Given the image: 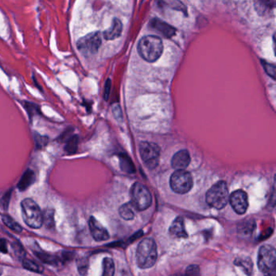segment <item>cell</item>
Wrapping results in <instances>:
<instances>
[{"label":"cell","instance_id":"12","mask_svg":"<svg viewBox=\"0 0 276 276\" xmlns=\"http://www.w3.org/2000/svg\"><path fill=\"white\" fill-rule=\"evenodd\" d=\"M191 163V156L187 150H181L177 152L173 156L171 161V165L176 170H184L189 166Z\"/></svg>","mask_w":276,"mask_h":276},{"label":"cell","instance_id":"13","mask_svg":"<svg viewBox=\"0 0 276 276\" xmlns=\"http://www.w3.org/2000/svg\"><path fill=\"white\" fill-rule=\"evenodd\" d=\"M151 26L153 27L155 30L158 31L159 33L165 37H173L175 34L176 29L173 26L168 25L167 23L164 21L158 20V19H153L151 21Z\"/></svg>","mask_w":276,"mask_h":276},{"label":"cell","instance_id":"9","mask_svg":"<svg viewBox=\"0 0 276 276\" xmlns=\"http://www.w3.org/2000/svg\"><path fill=\"white\" fill-rule=\"evenodd\" d=\"M141 158L147 166L154 169L158 165L160 148L154 143L142 142L140 145Z\"/></svg>","mask_w":276,"mask_h":276},{"label":"cell","instance_id":"14","mask_svg":"<svg viewBox=\"0 0 276 276\" xmlns=\"http://www.w3.org/2000/svg\"><path fill=\"white\" fill-rule=\"evenodd\" d=\"M169 234L173 238H187L188 237L186 232L182 218L178 216L175 219L174 221L172 223L169 227Z\"/></svg>","mask_w":276,"mask_h":276},{"label":"cell","instance_id":"23","mask_svg":"<svg viewBox=\"0 0 276 276\" xmlns=\"http://www.w3.org/2000/svg\"><path fill=\"white\" fill-rule=\"evenodd\" d=\"M23 266L27 270L37 272V273H41L43 270V268L40 265L33 262V261H31V260L26 259V258L23 261Z\"/></svg>","mask_w":276,"mask_h":276},{"label":"cell","instance_id":"6","mask_svg":"<svg viewBox=\"0 0 276 276\" xmlns=\"http://www.w3.org/2000/svg\"><path fill=\"white\" fill-rule=\"evenodd\" d=\"M132 205L138 211H145L153 203V197L147 187L140 182H135L130 190Z\"/></svg>","mask_w":276,"mask_h":276},{"label":"cell","instance_id":"4","mask_svg":"<svg viewBox=\"0 0 276 276\" xmlns=\"http://www.w3.org/2000/svg\"><path fill=\"white\" fill-rule=\"evenodd\" d=\"M228 190L225 181H220L215 183L210 188L206 195L207 203L215 209H223L228 202Z\"/></svg>","mask_w":276,"mask_h":276},{"label":"cell","instance_id":"17","mask_svg":"<svg viewBox=\"0 0 276 276\" xmlns=\"http://www.w3.org/2000/svg\"><path fill=\"white\" fill-rule=\"evenodd\" d=\"M78 145H79V137L75 134L70 136L67 140L65 148H64L66 153L68 155L75 154L78 150Z\"/></svg>","mask_w":276,"mask_h":276},{"label":"cell","instance_id":"19","mask_svg":"<svg viewBox=\"0 0 276 276\" xmlns=\"http://www.w3.org/2000/svg\"><path fill=\"white\" fill-rule=\"evenodd\" d=\"M236 266H241L246 272L248 276H251L253 271V263L250 258H238L235 260L234 262Z\"/></svg>","mask_w":276,"mask_h":276},{"label":"cell","instance_id":"7","mask_svg":"<svg viewBox=\"0 0 276 276\" xmlns=\"http://www.w3.org/2000/svg\"><path fill=\"white\" fill-rule=\"evenodd\" d=\"M102 35L100 32H94L83 36L78 40L76 47L84 56L95 55L102 45Z\"/></svg>","mask_w":276,"mask_h":276},{"label":"cell","instance_id":"22","mask_svg":"<svg viewBox=\"0 0 276 276\" xmlns=\"http://www.w3.org/2000/svg\"><path fill=\"white\" fill-rule=\"evenodd\" d=\"M22 106L25 108L27 113L29 114V118H32L35 114H39L40 108L35 103H31L29 102H23Z\"/></svg>","mask_w":276,"mask_h":276},{"label":"cell","instance_id":"21","mask_svg":"<svg viewBox=\"0 0 276 276\" xmlns=\"http://www.w3.org/2000/svg\"><path fill=\"white\" fill-rule=\"evenodd\" d=\"M3 221L5 223V225L8 226L9 228L13 230V231L18 232V233L22 231L21 226L19 225L18 223L15 221L14 219H12L10 216H9V215H4L3 216Z\"/></svg>","mask_w":276,"mask_h":276},{"label":"cell","instance_id":"20","mask_svg":"<svg viewBox=\"0 0 276 276\" xmlns=\"http://www.w3.org/2000/svg\"><path fill=\"white\" fill-rule=\"evenodd\" d=\"M114 261L110 258H105L103 260V273L102 276H114Z\"/></svg>","mask_w":276,"mask_h":276},{"label":"cell","instance_id":"11","mask_svg":"<svg viewBox=\"0 0 276 276\" xmlns=\"http://www.w3.org/2000/svg\"><path fill=\"white\" fill-rule=\"evenodd\" d=\"M88 224H89L91 236L94 237L97 242H104V241L109 239L110 235H109L107 230L94 216L90 217Z\"/></svg>","mask_w":276,"mask_h":276},{"label":"cell","instance_id":"3","mask_svg":"<svg viewBox=\"0 0 276 276\" xmlns=\"http://www.w3.org/2000/svg\"><path fill=\"white\" fill-rule=\"evenodd\" d=\"M258 265L264 276H276V253L273 246L265 245L260 248Z\"/></svg>","mask_w":276,"mask_h":276},{"label":"cell","instance_id":"10","mask_svg":"<svg viewBox=\"0 0 276 276\" xmlns=\"http://www.w3.org/2000/svg\"><path fill=\"white\" fill-rule=\"evenodd\" d=\"M229 201L234 211L239 215L246 213L249 206L247 194L242 190L234 191L230 195Z\"/></svg>","mask_w":276,"mask_h":276},{"label":"cell","instance_id":"15","mask_svg":"<svg viewBox=\"0 0 276 276\" xmlns=\"http://www.w3.org/2000/svg\"><path fill=\"white\" fill-rule=\"evenodd\" d=\"M122 32V24L120 20H113L111 26L104 32L103 36L106 40H114L121 36Z\"/></svg>","mask_w":276,"mask_h":276},{"label":"cell","instance_id":"30","mask_svg":"<svg viewBox=\"0 0 276 276\" xmlns=\"http://www.w3.org/2000/svg\"><path fill=\"white\" fill-rule=\"evenodd\" d=\"M0 251L3 252V253H7L8 252V247H7V243L5 240H0Z\"/></svg>","mask_w":276,"mask_h":276},{"label":"cell","instance_id":"31","mask_svg":"<svg viewBox=\"0 0 276 276\" xmlns=\"http://www.w3.org/2000/svg\"><path fill=\"white\" fill-rule=\"evenodd\" d=\"M1 273H2V270H1V269H0V274H1Z\"/></svg>","mask_w":276,"mask_h":276},{"label":"cell","instance_id":"5","mask_svg":"<svg viewBox=\"0 0 276 276\" xmlns=\"http://www.w3.org/2000/svg\"><path fill=\"white\" fill-rule=\"evenodd\" d=\"M22 207L23 219L25 223L30 227L39 228L43 223V214L39 208L37 203L30 199L23 200Z\"/></svg>","mask_w":276,"mask_h":276},{"label":"cell","instance_id":"28","mask_svg":"<svg viewBox=\"0 0 276 276\" xmlns=\"http://www.w3.org/2000/svg\"><path fill=\"white\" fill-rule=\"evenodd\" d=\"M47 222V225H52L54 223V212L53 211H45V215H43V222Z\"/></svg>","mask_w":276,"mask_h":276},{"label":"cell","instance_id":"29","mask_svg":"<svg viewBox=\"0 0 276 276\" xmlns=\"http://www.w3.org/2000/svg\"><path fill=\"white\" fill-rule=\"evenodd\" d=\"M110 90H111V80L108 79L105 83V87H104V99L108 101L110 98Z\"/></svg>","mask_w":276,"mask_h":276},{"label":"cell","instance_id":"8","mask_svg":"<svg viewBox=\"0 0 276 276\" xmlns=\"http://www.w3.org/2000/svg\"><path fill=\"white\" fill-rule=\"evenodd\" d=\"M170 187L175 193H188L193 187V177L186 170H176L170 177Z\"/></svg>","mask_w":276,"mask_h":276},{"label":"cell","instance_id":"1","mask_svg":"<svg viewBox=\"0 0 276 276\" xmlns=\"http://www.w3.org/2000/svg\"><path fill=\"white\" fill-rule=\"evenodd\" d=\"M163 49L162 40L157 36H146L139 42V53L143 59L149 63L157 61L162 55Z\"/></svg>","mask_w":276,"mask_h":276},{"label":"cell","instance_id":"18","mask_svg":"<svg viewBox=\"0 0 276 276\" xmlns=\"http://www.w3.org/2000/svg\"><path fill=\"white\" fill-rule=\"evenodd\" d=\"M134 210L136 209L134 206L132 205L131 203H125L120 207L119 214L124 219L130 220V219H134V215H135Z\"/></svg>","mask_w":276,"mask_h":276},{"label":"cell","instance_id":"16","mask_svg":"<svg viewBox=\"0 0 276 276\" xmlns=\"http://www.w3.org/2000/svg\"><path fill=\"white\" fill-rule=\"evenodd\" d=\"M35 181V174L33 171L28 169L23 174L21 181L18 183V188L21 191H25L29 186L32 185Z\"/></svg>","mask_w":276,"mask_h":276},{"label":"cell","instance_id":"25","mask_svg":"<svg viewBox=\"0 0 276 276\" xmlns=\"http://www.w3.org/2000/svg\"><path fill=\"white\" fill-rule=\"evenodd\" d=\"M37 257L45 263L55 264L58 263L59 260L55 256L50 255L45 253H37Z\"/></svg>","mask_w":276,"mask_h":276},{"label":"cell","instance_id":"26","mask_svg":"<svg viewBox=\"0 0 276 276\" xmlns=\"http://www.w3.org/2000/svg\"><path fill=\"white\" fill-rule=\"evenodd\" d=\"M177 276H200V270L196 265H191L188 266L184 274H179Z\"/></svg>","mask_w":276,"mask_h":276},{"label":"cell","instance_id":"24","mask_svg":"<svg viewBox=\"0 0 276 276\" xmlns=\"http://www.w3.org/2000/svg\"><path fill=\"white\" fill-rule=\"evenodd\" d=\"M35 145L37 149H41L47 146L49 142V139L47 136L41 135V134L34 133Z\"/></svg>","mask_w":276,"mask_h":276},{"label":"cell","instance_id":"2","mask_svg":"<svg viewBox=\"0 0 276 276\" xmlns=\"http://www.w3.org/2000/svg\"><path fill=\"white\" fill-rule=\"evenodd\" d=\"M157 259V244L152 238H145L139 244L136 261L140 267L148 269L154 265Z\"/></svg>","mask_w":276,"mask_h":276},{"label":"cell","instance_id":"27","mask_svg":"<svg viewBox=\"0 0 276 276\" xmlns=\"http://www.w3.org/2000/svg\"><path fill=\"white\" fill-rule=\"evenodd\" d=\"M262 67L266 71V73L271 76L272 79L275 78V66L274 64H270V63H266V61H262Z\"/></svg>","mask_w":276,"mask_h":276}]
</instances>
